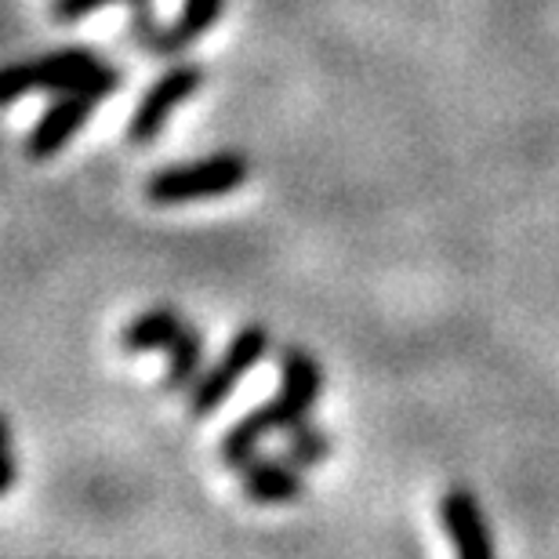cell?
Returning <instances> with one entry per match:
<instances>
[{
	"label": "cell",
	"instance_id": "1",
	"mask_svg": "<svg viewBox=\"0 0 559 559\" xmlns=\"http://www.w3.org/2000/svg\"><path fill=\"white\" fill-rule=\"evenodd\" d=\"M81 87H106V92H120L124 87V70L114 66L103 51L84 48V44H70V48L44 51L37 59L11 62L4 76H0V98L11 106L29 92H81Z\"/></svg>",
	"mask_w": 559,
	"mask_h": 559
},
{
	"label": "cell",
	"instance_id": "2",
	"mask_svg": "<svg viewBox=\"0 0 559 559\" xmlns=\"http://www.w3.org/2000/svg\"><path fill=\"white\" fill-rule=\"evenodd\" d=\"M251 175V160L237 150L211 153L204 160L171 164L145 178V200L156 207L193 204V200H215L240 189Z\"/></svg>",
	"mask_w": 559,
	"mask_h": 559
},
{
	"label": "cell",
	"instance_id": "3",
	"mask_svg": "<svg viewBox=\"0 0 559 559\" xmlns=\"http://www.w3.org/2000/svg\"><path fill=\"white\" fill-rule=\"evenodd\" d=\"M273 353V334L262 323H243V328L226 342V349L211 367L200 371V378L186 389L189 396V415L207 418L233 396V389L243 382V374H251L265 356Z\"/></svg>",
	"mask_w": 559,
	"mask_h": 559
},
{
	"label": "cell",
	"instance_id": "4",
	"mask_svg": "<svg viewBox=\"0 0 559 559\" xmlns=\"http://www.w3.org/2000/svg\"><path fill=\"white\" fill-rule=\"evenodd\" d=\"M207 84V73L200 62H175L156 76V81L139 95L135 109L128 120V142L131 145H150L160 139L167 120L178 106H186L200 87Z\"/></svg>",
	"mask_w": 559,
	"mask_h": 559
},
{
	"label": "cell",
	"instance_id": "5",
	"mask_svg": "<svg viewBox=\"0 0 559 559\" xmlns=\"http://www.w3.org/2000/svg\"><path fill=\"white\" fill-rule=\"evenodd\" d=\"M301 418H309V411L301 407L295 396H287L284 389H280L273 400L251 407L248 415L237 418L226 432H222V443H218L222 465H229L233 473H237V468L248 465L254 454H262V443L270 440V436H276V432L284 436L290 425Z\"/></svg>",
	"mask_w": 559,
	"mask_h": 559
},
{
	"label": "cell",
	"instance_id": "6",
	"mask_svg": "<svg viewBox=\"0 0 559 559\" xmlns=\"http://www.w3.org/2000/svg\"><path fill=\"white\" fill-rule=\"evenodd\" d=\"M109 95L114 92H106V87H81V92L55 95V103L37 117V124L29 128L26 142H22L29 160H51V156H59Z\"/></svg>",
	"mask_w": 559,
	"mask_h": 559
},
{
	"label": "cell",
	"instance_id": "7",
	"mask_svg": "<svg viewBox=\"0 0 559 559\" xmlns=\"http://www.w3.org/2000/svg\"><path fill=\"white\" fill-rule=\"evenodd\" d=\"M440 523H443L447 538H451L457 556H468V559L495 556V534H490L484 509H479V501H476V495L468 487L443 490Z\"/></svg>",
	"mask_w": 559,
	"mask_h": 559
},
{
	"label": "cell",
	"instance_id": "8",
	"mask_svg": "<svg viewBox=\"0 0 559 559\" xmlns=\"http://www.w3.org/2000/svg\"><path fill=\"white\" fill-rule=\"evenodd\" d=\"M306 468L287 454H254L248 465L237 468L240 490L259 506H290L306 495Z\"/></svg>",
	"mask_w": 559,
	"mask_h": 559
},
{
	"label": "cell",
	"instance_id": "9",
	"mask_svg": "<svg viewBox=\"0 0 559 559\" xmlns=\"http://www.w3.org/2000/svg\"><path fill=\"white\" fill-rule=\"evenodd\" d=\"M186 328V317L171 306H156V309H145L139 317H131L124 328H120V349L128 356H142V353H156V349H167L178 331Z\"/></svg>",
	"mask_w": 559,
	"mask_h": 559
},
{
	"label": "cell",
	"instance_id": "10",
	"mask_svg": "<svg viewBox=\"0 0 559 559\" xmlns=\"http://www.w3.org/2000/svg\"><path fill=\"white\" fill-rule=\"evenodd\" d=\"M164 389L167 393H186L189 385L197 382L200 371H204V356H207V338L204 331L193 328V323H186L182 331H178V338L164 349Z\"/></svg>",
	"mask_w": 559,
	"mask_h": 559
},
{
	"label": "cell",
	"instance_id": "11",
	"mask_svg": "<svg viewBox=\"0 0 559 559\" xmlns=\"http://www.w3.org/2000/svg\"><path fill=\"white\" fill-rule=\"evenodd\" d=\"M276 367H280V389L287 396H295L306 411L317 407V400L323 396V367L317 364V356L301 349V345H284L276 353Z\"/></svg>",
	"mask_w": 559,
	"mask_h": 559
},
{
	"label": "cell",
	"instance_id": "12",
	"mask_svg": "<svg viewBox=\"0 0 559 559\" xmlns=\"http://www.w3.org/2000/svg\"><path fill=\"white\" fill-rule=\"evenodd\" d=\"M128 40L131 48H139L156 59H175V40H171V22H160L153 15L150 0H135L128 15Z\"/></svg>",
	"mask_w": 559,
	"mask_h": 559
},
{
	"label": "cell",
	"instance_id": "13",
	"mask_svg": "<svg viewBox=\"0 0 559 559\" xmlns=\"http://www.w3.org/2000/svg\"><path fill=\"white\" fill-rule=\"evenodd\" d=\"M222 11H226V0H182V11H178V19L171 22L175 51L182 55L186 48H193L200 37H207V33L218 26Z\"/></svg>",
	"mask_w": 559,
	"mask_h": 559
},
{
	"label": "cell",
	"instance_id": "14",
	"mask_svg": "<svg viewBox=\"0 0 559 559\" xmlns=\"http://www.w3.org/2000/svg\"><path fill=\"white\" fill-rule=\"evenodd\" d=\"M284 454L301 468L323 465L331 457V436H328V429H320V425H312L309 418H301L284 432Z\"/></svg>",
	"mask_w": 559,
	"mask_h": 559
},
{
	"label": "cell",
	"instance_id": "15",
	"mask_svg": "<svg viewBox=\"0 0 559 559\" xmlns=\"http://www.w3.org/2000/svg\"><path fill=\"white\" fill-rule=\"evenodd\" d=\"M109 4H135V0H51V19L55 22H81Z\"/></svg>",
	"mask_w": 559,
	"mask_h": 559
},
{
	"label": "cell",
	"instance_id": "16",
	"mask_svg": "<svg viewBox=\"0 0 559 559\" xmlns=\"http://www.w3.org/2000/svg\"><path fill=\"white\" fill-rule=\"evenodd\" d=\"M15 473H19V465H15V447H11V436L4 432V479H0V490H11V487H15Z\"/></svg>",
	"mask_w": 559,
	"mask_h": 559
}]
</instances>
